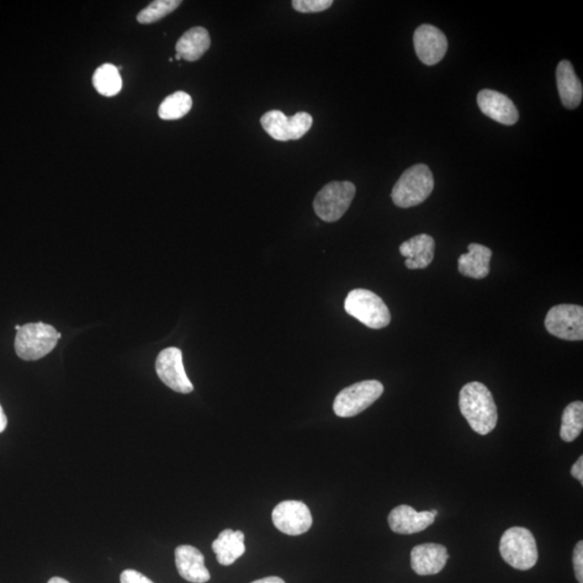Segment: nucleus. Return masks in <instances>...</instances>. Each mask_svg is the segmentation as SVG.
I'll return each mask as SVG.
<instances>
[{
  "mask_svg": "<svg viewBox=\"0 0 583 583\" xmlns=\"http://www.w3.org/2000/svg\"><path fill=\"white\" fill-rule=\"evenodd\" d=\"M459 408L471 429L481 436H486L496 428V403L492 392L484 384L473 381L465 385L459 394Z\"/></svg>",
  "mask_w": 583,
  "mask_h": 583,
  "instance_id": "nucleus-1",
  "label": "nucleus"
},
{
  "mask_svg": "<svg viewBox=\"0 0 583 583\" xmlns=\"http://www.w3.org/2000/svg\"><path fill=\"white\" fill-rule=\"evenodd\" d=\"M434 188L431 170L426 164H415L405 170L391 192L394 204L399 208H412L421 204Z\"/></svg>",
  "mask_w": 583,
  "mask_h": 583,
  "instance_id": "nucleus-2",
  "label": "nucleus"
},
{
  "mask_svg": "<svg viewBox=\"0 0 583 583\" xmlns=\"http://www.w3.org/2000/svg\"><path fill=\"white\" fill-rule=\"evenodd\" d=\"M500 555L507 564L518 570H532L538 561L536 539L529 529L511 527L502 534Z\"/></svg>",
  "mask_w": 583,
  "mask_h": 583,
  "instance_id": "nucleus-3",
  "label": "nucleus"
},
{
  "mask_svg": "<svg viewBox=\"0 0 583 583\" xmlns=\"http://www.w3.org/2000/svg\"><path fill=\"white\" fill-rule=\"evenodd\" d=\"M61 333L45 323H29L21 326L15 336L14 349L24 361H37L57 347Z\"/></svg>",
  "mask_w": 583,
  "mask_h": 583,
  "instance_id": "nucleus-4",
  "label": "nucleus"
},
{
  "mask_svg": "<svg viewBox=\"0 0 583 583\" xmlns=\"http://www.w3.org/2000/svg\"><path fill=\"white\" fill-rule=\"evenodd\" d=\"M344 310L365 326L375 330L389 326L391 321L390 311L385 301L369 290L356 289L350 292L344 300Z\"/></svg>",
  "mask_w": 583,
  "mask_h": 583,
  "instance_id": "nucleus-5",
  "label": "nucleus"
},
{
  "mask_svg": "<svg viewBox=\"0 0 583 583\" xmlns=\"http://www.w3.org/2000/svg\"><path fill=\"white\" fill-rule=\"evenodd\" d=\"M384 394L379 380H363L344 388L334 401V412L338 417H353L367 410Z\"/></svg>",
  "mask_w": 583,
  "mask_h": 583,
  "instance_id": "nucleus-6",
  "label": "nucleus"
},
{
  "mask_svg": "<svg viewBox=\"0 0 583 583\" xmlns=\"http://www.w3.org/2000/svg\"><path fill=\"white\" fill-rule=\"evenodd\" d=\"M356 195V187L349 181H334L317 194L314 201L316 214L327 222H337L346 213Z\"/></svg>",
  "mask_w": 583,
  "mask_h": 583,
  "instance_id": "nucleus-7",
  "label": "nucleus"
},
{
  "mask_svg": "<svg viewBox=\"0 0 583 583\" xmlns=\"http://www.w3.org/2000/svg\"><path fill=\"white\" fill-rule=\"evenodd\" d=\"M261 125L275 141H296L311 129L312 117L306 111L288 117L283 111L274 109L262 117Z\"/></svg>",
  "mask_w": 583,
  "mask_h": 583,
  "instance_id": "nucleus-8",
  "label": "nucleus"
},
{
  "mask_svg": "<svg viewBox=\"0 0 583 583\" xmlns=\"http://www.w3.org/2000/svg\"><path fill=\"white\" fill-rule=\"evenodd\" d=\"M544 326L551 335L565 341H582L583 309L570 304L554 306L549 310Z\"/></svg>",
  "mask_w": 583,
  "mask_h": 583,
  "instance_id": "nucleus-9",
  "label": "nucleus"
},
{
  "mask_svg": "<svg viewBox=\"0 0 583 583\" xmlns=\"http://www.w3.org/2000/svg\"><path fill=\"white\" fill-rule=\"evenodd\" d=\"M156 372L162 383L178 394L193 392L194 386L185 372L182 352L170 347L162 350L156 360Z\"/></svg>",
  "mask_w": 583,
  "mask_h": 583,
  "instance_id": "nucleus-10",
  "label": "nucleus"
},
{
  "mask_svg": "<svg viewBox=\"0 0 583 583\" xmlns=\"http://www.w3.org/2000/svg\"><path fill=\"white\" fill-rule=\"evenodd\" d=\"M273 522L281 533L300 536L309 531L312 517L309 508L304 502L286 500L274 509Z\"/></svg>",
  "mask_w": 583,
  "mask_h": 583,
  "instance_id": "nucleus-11",
  "label": "nucleus"
},
{
  "mask_svg": "<svg viewBox=\"0 0 583 583\" xmlns=\"http://www.w3.org/2000/svg\"><path fill=\"white\" fill-rule=\"evenodd\" d=\"M414 47L423 65L432 66L443 60L448 44L442 30L431 24H422L415 30Z\"/></svg>",
  "mask_w": 583,
  "mask_h": 583,
  "instance_id": "nucleus-12",
  "label": "nucleus"
},
{
  "mask_svg": "<svg viewBox=\"0 0 583 583\" xmlns=\"http://www.w3.org/2000/svg\"><path fill=\"white\" fill-rule=\"evenodd\" d=\"M478 105L482 113L501 125L512 126L518 123V110L512 100L506 94L484 89L478 94Z\"/></svg>",
  "mask_w": 583,
  "mask_h": 583,
  "instance_id": "nucleus-13",
  "label": "nucleus"
},
{
  "mask_svg": "<svg viewBox=\"0 0 583 583\" xmlns=\"http://www.w3.org/2000/svg\"><path fill=\"white\" fill-rule=\"evenodd\" d=\"M448 559V551L442 544H418L411 553L412 570L420 576L437 575L443 570Z\"/></svg>",
  "mask_w": 583,
  "mask_h": 583,
  "instance_id": "nucleus-14",
  "label": "nucleus"
},
{
  "mask_svg": "<svg viewBox=\"0 0 583 583\" xmlns=\"http://www.w3.org/2000/svg\"><path fill=\"white\" fill-rule=\"evenodd\" d=\"M436 517L431 511L417 512L414 508L406 505L396 507L388 517L392 532L400 535H412L425 531L434 523Z\"/></svg>",
  "mask_w": 583,
  "mask_h": 583,
  "instance_id": "nucleus-15",
  "label": "nucleus"
},
{
  "mask_svg": "<svg viewBox=\"0 0 583 583\" xmlns=\"http://www.w3.org/2000/svg\"><path fill=\"white\" fill-rule=\"evenodd\" d=\"M175 564L179 576L193 583H205L211 575L204 565V556L193 545L183 544L175 549Z\"/></svg>",
  "mask_w": 583,
  "mask_h": 583,
  "instance_id": "nucleus-16",
  "label": "nucleus"
},
{
  "mask_svg": "<svg viewBox=\"0 0 583 583\" xmlns=\"http://www.w3.org/2000/svg\"><path fill=\"white\" fill-rule=\"evenodd\" d=\"M434 248H436V242L433 238L427 233H422L403 242L400 246V253L406 258L405 266L408 269H423L432 263Z\"/></svg>",
  "mask_w": 583,
  "mask_h": 583,
  "instance_id": "nucleus-17",
  "label": "nucleus"
},
{
  "mask_svg": "<svg viewBox=\"0 0 583 583\" xmlns=\"http://www.w3.org/2000/svg\"><path fill=\"white\" fill-rule=\"evenodd\" d=\"M556 84H558L561 103L566 109H575L581 104L582 83L570 61L560 62L556 68Z\"/></svg>",
  "mask_w": 583,
  "mask_h": 583,
  "instance_id": "nucleus-18",
  "label": "nucleus"
},
{
  "mask_svg": "<svg viewBox=\"0 0 583 583\" xmlns=\"http://www.w3.org/2000/svg\"><path fill=\"white\" fill-rule=\"evenodd\" d=\"M469 252L463 254L458 259L459 273L465 277L474 279H484L491 272V259L492 252L491 248L470 243Z\"/></svg>",
  "mask_w": 583,
  "mask_h": 583,
  "instance_id": "nucleus-19",
  "label": "nucleus"
},
{
  "mask_svg": "<svg viewBox=\"0 0 583 583\" xmlns=\"http://www.w3.org/2000/svg\"><path fill=\"white\" fill-rule=\"evenodd\" d=\"M212 549L221 565L230 566L246 553L245 534L225 529L212 544Z\"/></svg>",
  "mask_w": 583,
  "mask_h": 583,
  "instance_id": "nucleus-20",
  "label": "nucleus"
},
{
  "mask_svg": "<svg viewBox=\"0 0 583 583\" xmlns=\"http://www.w3.org/2000/svg\"><path fill=\"white\" fill-rule=\"evenodd\" d=\"M210 46L211 37L209 31L197 26V28L187 30L178 39L175 49L184 60L195 62L204 57V53L209 50Z\"/></svg>",
  "mask_w": 583,
  "mask_h": 583,
  "instance_id": "nucleus-21",
  "label": "nucleus"
},
{
  "mask_svg": "<svg viewBox=\"0 0 583 583\" xmlns=\"http://www.w3.org/2000/svg\"><path fill=\"white\" fill-rule=\"evenodd\" d=\"M583 429V403L575 401L565 407L561 416L560 436L565 442H572L580 436Z\"/></svg>",
  "mask_w": 583,
  "mask_h": 583,
  "instance_id": "nucleus-22",
  "label": "nucleus"
},
{
  "mask_svg": "<svg viewBox=\"0 0 583 583\" xmlns=\"http://www.w3.org/2000/svg\"><path fill=\"white\" fill-rule=\"evenodd\" d=\"M93 86L104 97H115L123 88L118 68L113 65H103L94 72Z\"/></svg>",
  "mask_w": 583,
  "mask_h": 583,
  "instance_id": "nucleus-23",
  "label": "nucleus"
},
{
  "mask_svg": "<svg viewBox=\"0 0 583 583\" xmlns=\"http://www.w3.org/2000/svg\"><path fill=\"white\" fill-rule=\"evenodd\" d=\"M192 106V97L187 92L178 91L163 100L158 114L163 120L181 119L189 113Z\"/></svg>",
  "mask_w": 583,
  "mask_h": 583,
  "instance_id": "nucleus-24",
  "label": "nucleus"
},
{
  "mask_svg": "<svg viewBox=\"0 0 583 583\" xmlns=\"http://www.w3.org/2000/svg\"><path fill=\"white\" fill-rule=\"evenodd\" d=\"M181 4V0H156L137 14V22L141 24L158 22L159 20L166 18L167 15L177 10Z\"/></svg>",
  "mask_w": 583,
  "mask_h": 583,
  "instance_id": "nucleus-25",
  "label": "nucleus"
},
{
  "mask_svg": "<svg viewBox=\"0 0 583 583\" xmlns=\"http://www.w3.org/2000/svg\"><path fill=\"white\" fill-rule=\"evenodd\" d=\"M296 12L300 13H318L326 12L333 4L332 0H293Z\"/></svg>",
  "mask_w": 583,
  "mask_h": 583,
  "instance_id": "nucleus-26",
  "label": "nucleus"
},
{
  "mask_svg": "<svg viewBox=\"0 0 583 583\" xmlns=\"http://www.w3.org/2000/svg\"><path fill=\"white\" fill-rule=\"evenodd\" d=\"M572 564H574L577 581L583 583V542L580 540L576 544L574 554H572Z\"/></svg>",
  "mask_w": 583,
  "mask_h": 583,
  "instance_id": "nucleus-27",
  "label": "nucleus"
},
{
  "mask_svg": "<svg viewBox=\"0 0 583 583\" xmlns=\"http://www.w3.org/2000/svg\"><path fill=\"white\" fill-rule=\"evenodd\" d=\"M120 583H153L141 572L135 570H126L121 572Z\"/></svg>",
  "mask_w": 583,
  "mask_h": 583,
  "instance_id": "nucleus-28",
  "label": "nucleus"
},
{
  "mask_svg": "<svg viewBox=\"0 0 583 583\" xmlns=\"http://www.w3.org/2000/svg\"><path fill=\"white\" fill-rule=\"evenodd\" d=\"M570 474L583 485V456H580L571 466Z\"/></svg>",
  "mask_w": 583,
  "mask_h": 583,
  "instance_id": "nucleus-29",
  "label": "nucleus"
},
{
  "mask_svg": "<svg viewBox=\"0 0 583 583\" xmlns=\"http://www.w3.org/2000/svg\"><path fill=\"white\" fill-rule=\"evenodd\" d=\"M7 422V416L4 414L2 405H0V433L6 431Z\"/></svg>",
  "mask_w": 583,
  "mask_h": 583,
  "instance_id": "nucleus-30",
  "label": "nucleus"
},
{
  "mask_svg": "<svg viewBox=\"0 0 583 583\" xmlns=\"http://www.w3.org/2000/svg\"><path fill=\"white\" fill-rule=\"evenodd\" d=\"M252 583H285L283 579H281L279 577H267V578H263V579H259L257 581H253Z\"/></svg>",
  "mask_w": 583,
  "mask_h": 583,
  "instance_id": "nucleus-31",
  "label": "nucleus"
},
{
  "mask_svg": "<svg viewBox=\"0 0 583 583\" xmlns=\"http://www.w3.org/2000/svg\"><path fill=\"white\" fill-rule=\"evenodd\" d=\"M48 583H70L65 579H63V578L60 577H53Z\"/></svg>",
  "mask_w": 583,
  "mask_h": 583,
  "instance_id": "nucleus-32",
  "label": "nucleus"
},
{
  "mask_svg": "<svg viewBox=\"0 0 583 583\" xmlns=\"http://www.w3.org/2000/svg\"><path fill=\"white\" fill-rule=\"evenodd\" d=\"M175 58H177L178 61L182 60V57L178 55V53L177 56H175Z\"/></svg>",
  "mask_w": 583,
  "mask_h": 583,
  "instance_id": "nucleus-33",
  "label": "nucleus"
},
{
  "mask_svg": "<svg viewBox=\"0 0 583 583\" xmlns=\"http://www.w3.org/2000/svg\"><path fill=\"white\" fill-rule=\"evenodd\" d=\"M431 512L433 513V516H434V517H437V516H438V511H437V510H432Z\"/></svg>",
  "mask_w": 583,
  "mask_h": 583,
  "instance_id": "nucleus-34",
  "label": "nucleus"
},
{
  "mask_svg": "<svg viewBox=\"0 0 583 583\" xmlns=\"http://www.w3.org/2000/svg\"><path fill=\"white\" fill-rule=\"evenodd\" d=\"M15 330L20 331V330H21V326H15Z\"/></svg>",
  "mask_w": 583,
  "mask_h": 583,
  "instance_id": "nucleus-35",
  "label": "nucleus"
}]
</instances>
